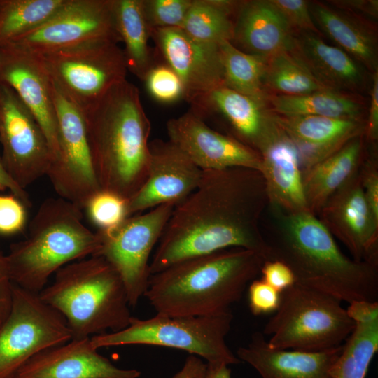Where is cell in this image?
I'll list each match as a JSON object with an SVG mask.
<instances>
[{"label": "cell", "mask_w": 378, "mask_h": 378, "mask_svg": "<svg viewBox=\"0 0 378 378\" xmlns=\"http://www.w3.org/2000/svg\"><path fill=\"white\" fill-rule=\"evenodd\" d=\"M265 194L260 171H203L196 189L174 206L150 260V274L232 248L254 251L269 260V248L258 228Z\"/></svg>", "instance_id": "6da1fadb"}, {"label": "cell", "mask_w": 378, "mask_h": 378, "mask_svg": "<svg viewBox=\"0 0 378 378\" xmlns=\"http://www.w3.org/2000/svg\"><path fill=\"white\" fill-rule=\"evenodd\" d=\"M83 114L100 189L128 200L148 172L151 125L138 88L125 79Z\"/></svg>", "instance_id": "7a4b0ae2"}, {"label": "cell", "mask_w": 378, "mask_h": 378, "mask_svg": "<svg viewBox=\"0 0 378 378\" xmlns=\"http://www.w3.org/2000/svg\"><path fill=\"white\" fill-rule=\"evenodd\" d=\"M265 261L258 253L240 248L188 258L151 274L144 296L159 314H221L242 298Z\"/></svg>", "instance_id": "3957f363"}, {"label": "cell", "mask_w": 378, "mask_h": 378, "mask_svg": "<svg viewBox=\"0 0 378 378\" xmlns=\"http://www.w3.org/2000/svg\"><path fill=\"white\" fill-rule=\"evenodd\" d=\"M281 227L277 235L267 241L269 260L288 265L295 283L349 304L378 302L377 266L346 256L314 214L288 212Z\"/></svg>", "instance_id": "277c9868"}, {"label": "cell", "mask_w": 378, "mask_h": 378, "mask_svg": "<svg viewBox=\"0 0 378 378\" xmlns=\"http://www.w3.org/2000/svg\"><path fill=\"white\" fill-rule=\"evenodd\" d=\"M82 218V209L71 202L46 199L29 223L26 239L11 244L6 254L13 284L39 294L61 267L96 255L101 236Z\"/></svg>", "instance_id": "5b68a950"}, {"label": "cell", "mask_w": 378, "mask_h": 378, "mask_svg": "<svg viewBox=\"0 0 378 378\" xmlns=\"http://www.w3.org/2000/svg\"><path fill=\"white\" fill-rule=\"evenodd\" d=\"M38 295L64 317L72 339L120 331L132 318L120 275L100 255L63 266Z\"/></svg>", "instance_id": "8992f818"}, {"label": "cell", "mask_w": 378, "mask_h": 378, "mask_svg": "<svg viewBox=\"0 0 378 378\" xmlns=\"http://www.w3.org/2000/svg\"><path fill=\"white\" fill-rule=\"evenodd\" d=\"M354 327L340 300L295 283L281 293L262 334L272 349L318 352L343 345Z\"/></svg>", "instance_id": "52a82bcc"}, {"label": "cell", "mask_w": 378, "mask_h": 378, "mask_svg": "<svg viewBox=\"0 0 378 378\" xmlns=\"http://www.w3.org/2000/svg\"><path fill=\"white\" fill-rule=\"evenodd\" d=\"M232 320L231 310L209 316L132 317L125 329L92 336L90 341L97 349L130 344L174 348L202 357L207 363L229 365L241 362L225 342Z\"/></svg>", "instance_id": "ba28073f"}, {"label": "cell", "mask_w": 378, "mask_h": 378, "mask_svg": "<svg viewBox=\"0 0 378 378\" xmlns=\"http://www.w3.org/2000/svg\"><path fill=\"white\" fill-rule=\"evenodd\" d=\"M38 57L52 81L83 113L125 80L128 71L123 50L112 41L88 42Z\"/></svg>", "instance_id": "9c48e42d"}, {"label": "cell", "mask_w": 378, "mask_h": 378, "mask_svg": "<svg viewBox=\"0 0 378 378\" xmlns=\"http://www.w3.org/2000/svg\"><path fill=\"white\" fill-rule=\"evenodd\" d=\"M71 339L57 311L38 293L13 284L10 310L0 326V378H13L36 354Z\"/></svg>", "instance_id": "30bf717a"}, {"label": "cell", "mask_w": 378, "mask_h": 378, "mask_svg": "<svg viewBox=\"0 0 378 378\" xmlns=\"http://www.w3.org/2000/svg\"><path fill=\"white\" fill-rule=\"evenodd\" d=\"M174 205L158 206L127 217L117 227L98 230L102 246L94 255L104 258L117 271L130 307H135L148 288L150 256L158 244Z\"/></svg>", "instance_id": "8fae6325"}, {"label": "cell", "mask_w": 378, "mask_h": 378, "mask_svg": "<svg viewBox=\"0 0 378 378\" xmlns=\"http://www.w3.org/2000/svg\"><path fill=\"white\" fill-rule=\"evenodd\" d=\"M59 154L47 174L59 197L80 209L101 189L92 161L83 113L52 81Z\"/></svg>", "instance_id": "7c38bea8"}, {"label": "cell", "mask_w": 378, "mask_h": 378, "mask_svg": "<svg viewBox=\"0 0 378 378\" xmlns=\"http://www.w3.org/2000/svg\"><path fill=\"white\" fill-rule=\"evenodd\" d=\"M95 41L120 42L112 0H67L45 22L3 46L40 56Z\"/></svg>", "instance_id": "4fadbf2b"}, {"label": "cell", "mask_w": 378, "mask_h": 378, "mask_svg": "<svg viewBox=\"0 0 378 378\" xmlns=\"http://www.w3.org/2000/svg\"><path fill=\"white\" fill-rule=\"evenodd\" d=\"M0 142L2 162L17 183L25 189L47 176L54 156L46 136L15 92L0 83Z\"/></svg>", "instance_id": "5bb4252c"}, {"label": "cell", "mask_w": 378, "mask_h": 378, "mask_svg": "<svg viewBox=\"0 0 378 378\" xmlns=\"http://www.w3.org/2000/svg\"><path fill=\"white\" fill-rule=\"evenodd\" d=\"M202 172L169 139L150 141L148 176L139 190L127 200L128 216L162 204L176 206L196 189Z\"/></svg>", "instance_id": "9a60e30c"}, {"label": "cell", "mask_w": 378, "mask_h": 378, "mask_svg": "<svg viewBox=\"0 0 378 378\" xmlns=\"http://www.w3.org/2000/svg\"><path fill=\"white\" fill-rule=\"evenodd\" d=\"M166 128L169 140L202 171L232 167L261 171L258 152L212 129L191 111L169 119Z\"/></svg>", "instance_id": "2e32d148"}, {"label": "cell", "mask_w": 378, "mask_h": 378, "mask_svg": "<svg viewBox=\"0 0 378 378\" xmlns=\"http://www.w3.org/2000/svg\"><path fill=\"white\" fill-rule=\"evenodd\" d=\"M320 211L321 222L348 248L354 260L377 266L378 218L367 202L360 176H351Z\"/></svg>", "instance_id": "e0dca14e"}, {"label": "cell", "mask_w": 378, "mask_h": 378, "mask_svg": "<svg viewBox=\"0 0 378 378\" xmlns=\"http://www.w3.org/2000/svg\"><path fill=\"white\" fill-rule=\"evenodd\" d=\"M158 49L180 77L188 102L224 86L223 68L218 45L205 43L181 28L150 31Z\"/></svg>", "instance_id": "ac0fdd59"}, {"label": "cell", "mask_w": 378, "mask_h": 378, "mask_svg": "<svg viewBox=\"0 0 378 378\" xmlns=\"http://www.w3.org/2000/svg\"><path fill=\"white\" fill-rule=\"evenodd\" d=\"M0 83L10 87L43 131L54 156L59 154L52 80L40 57L8 46L0 47Z\"/></svg>", "instance_id": "d6986e66"}, {"label": "cell", "mask_w": 378, "mask_h": 378, "mask_svg": "<svg viewBox=\"0 0 378 378\" xmlns=\"http://www.w3.org/2000/svg\"><path fill=\"white\" fill-rule=\"evenodd\" d=\"M90 337L47 348L30 358L13 378H138L141 372L122 369L97 352Z\"/></svg>", "instance_id": "ffe728a7"}, {"label": "cell", "mask_w": 378, "mask_h": 378, "mask_svg": "<svg viewBox=\"0 0 378 378\" xmlns=\"http://www.w3.org/2000/svg\"><path fill=\"white\" fill-rule=\"evenodd\" d=\"M257 151L261 158L260 172L267 195L274 204L288 212L309 211L298 152L291 139L274 122Z\"/></svg>", "instance_id": "44dd1931"}, {"label": "cell", "mask_w": 378, "mask_h": 378, "mask_svg": "<svg viewBox=\"0 0 378 378\" xmlns=\"http://www.w3.org/2000/svg\"><path fill=\"white\" fill-rule=\"evenodd\" d=\"M295 32L271 0L241 1L231 43L246 53L267 60L292 50Z\"/></svg>", "instance_id": "7402d4cb"}, {"label": "cell", "mask_w": 378, "mask_h": 378, "mask_svg": "<svg viewBox=\"0 0 378 378\" xmlns=\"http://www.w3.org/2000/svg\"><path fill=\"white\" fill-rule=\"evenodd\" d=\"M189 103L192 107L190 111L202 120L214 113L220 115L232 130V137L256 151L274 125L265 100L225 86L216 88Z\"/></svg>", "instance_id": "603a6c76"}, {"label": "cell", "mask_w": 378, "mask_h": 378, "mask_svg": "<svg viewBox=\"0 0 378 378\" xmlns=\"http://www.w3.org/2000/svg\"><path fill=\"white\" fill-rule=\"evenodd\" d=\"M271 113V112H270ZM272 118L291 139L298 152L300 167L307 169L341 148L366 128L363 122L316 115Z\"/></svg>", "instance_id": "cb8c5ba5"}, {"label": "cell", "mask_w": 378, "mask_h": 378, "mask_svg": "<svg viewBox=\"0 0 378 378\" xmlns=\"http://www.w3.org/2000/svg\"><path fill=\"white\" fill-rule=\"evenodd\" d=\"M342 346L318 352L275 349L269 346L262 333L256 332L246 346L238 349L237 357L262 378H333L332 370Z\"/></svg>", "instance_id": "d4e9b609"}, {"label": "cell", "mask_w": 378, "mask_h": 378, "mask_svg": "<svg viewBox=\"0 0 378 378\" xmlns=\"http://www.w3.org/2000/svg\"><path fill=\"white\" fill-rule=\"evenodd\" d=\"M291 51L330 90L358 94L366 87L365 69L340 48L326 43L320 35L296 31Z\"/></svg>", "instance_id": "484cf974"}, {"label": "cell", "mask_w": 378, "mask_h": 378, "mask_svg": "<svg viewBox=\"0 0 378 378\" xmlns=\"http://www.w3.org/2000/svg\"><path fill=\"white\" fill-rule=\"evenodd\" d=\"M309 6L321 33L372 74L378 71L377 37L370 21L328 3L313 1Z\"/></svg>", "instance_id": "4316f807"}, {"label": "cell", "mask_w": 378, "mask_h": 378, "mask_svg": "<svg viewBox=\"0 0 378 378\" xmlns=\"http://www.w3.org/2000/svg\"><path fill=\"white\" fill-rule=\"evenodd\" d=\"M362 145L360 135L306 169L302 184L309 212L320 211L328 199L354 174Z\"/></svg>", "instance_id": "83f0119b"}, {"label": "cell", "mask_w": 378, "mask_h": 378, "mask_svg": "<svg viewBox=\"0 0 378 378\" xmlns=\"http://www.w3.org/2000/svg\"><path fill=\"white\" fill-rule=\"evenodd\" d=\"M267 104L273 114L316 115L363 122L365 103L359 94L324 90L303 95L268 94Z\"/></svg>", "instance_id": "f1b7e54d"}, {"label": "cell", "mask_w": 378, "mask_h": 378, "mask_svg": "<svg viewBox=\"0 0 378 378\" xmlns=\"http://www.w3.org/2000/svg\"><path fill=\"white\" fill-rule=\"evenodd\" d=\"M112 8L116 30L125 46L127 70L143 80L155 62L148 43L150 31L142 0H112Z\"/></svg>", "instance_id": "f546056e"}, {"label": "cell", "mask_w": 378, "mask_h": 378, "mask_svg": "<svg viewBox=\"0 0 378 378\" xmlns=\"http://www.w3.org/2000/svg\"><path fill=\"white\" fill-rule=\"evenodd\" d=\"M264 88L272 94L303 95L330 90L321 84L290 50L281 52L267 59Z\"/></svg>", "instance_id": "4dcf8cb0"}, {"label": "cell", "mask_w": 378, "mask_h": 378, "mask_svg": "<svg viewBox=\"0 0 378 378\" xmlns=\"http://www.w3.org/2000/svg\"><path fill=\"white\" fill-rule=\"evenodd\" d=\"M335 363L333 378H365L378 351V316L357 321Z\"/></svg>", "instance_id": "1f68e13d"}, {"label": "cell", "mask_w": 378, "mask_h": 378, "mask_svg": "<svg viewBox=\"0 0 378 378\" xmlns=\"http://www.w3.org/2000/svg\"><path fill=\"white\" fill-rule=\"evenodd\" d=\"M224 74V86L241 94L267 100L263 80L267 60L246 53L230 41L218 44Z\"/></svg>", "instance_id": "d6a6232c"}, {"label": "cell", "mask_w": 378, "mask_h": 378, "mask_svg": "<svg viewBox=\"0 0 378 378\" xmlns=\"http://www.w3.org/2000/svg\"><path fill=\"white\" fill-rule=\"evenodd\" d=\"M67 0L0 1V47L38 27Z\"/></svg>", "instance_id": "836d02e7"}, {"label": "cell", "mask_w": 378, "mask_h": 378, "mask_svg": "<svg viewBox=\"0 0 378 378\" xmlns=\"http://www.w3.org/2000/svg\"><path fill=\"white\" fill-rule=\"evenodd\" d=\"M181 29L199 41L218 45L231 42L234 20L216 0H192Z\"/></svg>", "instance_id": "e575fe53"}, {"label": "cell", "mask_w": 378, "mask_h": 378, "mask_svg": "<svg viewBox=\"0 0 378 378\" xmlns=\"http://www.w3.org/2000/svg\"><path fill=\"white\" fill-rule=\"evenodd\" d=\"M91 222L98 230H108L128 216L127 200L111 192L100 190L91 197L85 208Z\"/></svg>", "instance_id": "d590c367"}, {"label": "cell", "mask_w": 378, "mask_h": 378, "mask_svg": "<svg viewBox=\"0 0 378 378\" xmlns=\"http://www.w3.org/2000/svg\"><path fill=\"white\" fill-rule=\"evenodd\" d=\"M142 81L158 102L169 104L185 99L186 90L180 77L166 62L154 63Z\"/></svg>", "instance_id": "8d00e7d4"}, {"label": "cell", "mask_w": 378, "mask_h": 378, "mask_svg": "<svg viewBox=\"0 0 378 378\" xmlns=\"http://www.w3.org/2000/svg\"><path fill=\"white\" fill-rule=\"evenodd\" d=\"M192 0H142L149 31L182 28Z\"/></svg>", "instance_id": "74e56055"}, {"label": "cell", "mask_w": 378, "mask_h": 378, "mask_svg": "<svg viewBox=\"0 0 378 378\" xmlns=\"http://www.w3.org/2000/svg\"><path fill=\"white\" fill-rule=\"evenodd\" d=\"M26 208L14 195H0L1 235H13L24 230L27 222Z\"/></svg>", "instance_id": "f35d334b"}, {"label": "cell", "mask_w": 378, "mask_h": 378, "mask_svg": "<svg viewBox=\"0 0 378 378\" xmlns=\"http://www.w3.org/2000/svg\"><path fill=\"white\" fill-rule=\"evenodd\" d=\"M295 31L321 34L311 14L309 3L304 0H271Z\"/></svg>", "instance_id": "ab89813d"}, {"label": "cell", "mask_w": 378, "mask_h": 378, "mask_svg": "<svg viewBox=\"0 0 378 378\" xmlns=\"http://www.w3.org/2000/svg\"><path fill=\"white\" fill-rule=\"evenodd\" d=\"M248 304L255 316L275 312L279 305L281 293L262 279L253 280L248 287Z\"/></svg>", "instance_id": "60d3db41"}, {"label": "cell", "mask_w": 378, "mask_h": 378, "mask_svg": "<svg viewBox=\"0 0 378 378\" xmlns=\"http://www.w3.org/2000/svg\"><path fill=\"white\" fill-rule=\"evenodd\" d=\"M260 273L262 279L280 293L295 283L292 270L279 260H266L261 267Z\"/></svg>", "instance_id": "b9f144b4"}, {"label": "cell", "mask_w": 378, "mask_h": 378, "mask_svg": "<svg viewBox=\"0 0 378 378\" xmlns=\"http://www.w3.org/2000/svg\"><path fill=\"white\" fill-rule=\"evenodd\" d=\"M13 286L7 255L3 251L0 244V326L10 310Z\"/></svg>", "instance_id": "7bdbcfd3"}, {"label": "cell", "mask_w": 378, "mask_h": 378, "mask_svg": "<svg viewBox=\"0 0 378 378\" xmlns=\"http://www.w3.org/2000/svg\"><path fill=\"white\" fill-rule=\"evenodd\" d=\"M328 2L333 7L368 20H377L378 17L377 0H334Z\"/></svg>", "instance_id": "ee69618b"}, {"label": "cell", "mask_w": 378, "mask_h": 378, "mask_svg": "<svg viewBox=\"0 0 378 378\" xmlns=\"http://www.w3.org/2000/svg\"><path fill=\"white\" fill-rule=\"evenodd\" d=\"M367 202L374 216L378 218V174L375 167L368 164L360 177Z\"/></svg>", "instance_id": "f6af8a7d"}, {"label": "cell", "mask_w": 378, "mask_h": 378, "mask_svg": "<svg viewBox=\"0 0 378 378\" xmlns=\"http://www.w3.org/2000/svg\"><path fill=\"white\" fill-rule=\"evenodd\" d=\"M368 124V137L373 141L378 137V71L372 74Z\"/></svg>", "instance_id": "bcb514c9"}, {"label": "cell", "mask_w": 378, "mask_h": 378, "mask_svg": "<svg viewBox=\"0 0 378 378\" xmlns=\"http://www.w3.org/2000/svg\"><path fill=\"white\" fill-rule=\"evenodd\" d=\"M8 189L11 194L19 198L27 207L31 206L28 192L20 187L5 168L0 157V191Z\"/></svg>", "instance_id": "7dc6e473"}, {"label": "cell", "mask_w": 378, "mask_h": 378, "mask_svg": "<svg viewBox=\"0 0 378 378\" xmlns=\"http://www.w3.org/2000/svg\"><path fill=\"white\" fill-rule=\"evenodd\" d=\"M200 378H231V370L223 363H206L204 374Z\"/></svg>", "instance_id": "c3c4849f"}]
</instances>
